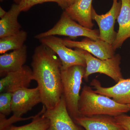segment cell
<instances>
[{"instance_id": "10", "label": "cell", "mask_w": 130, "mask_h": 130, "mask_svg": "<svg viewBox=\"0 0 130 130\" xmlns=\"http://www.w3.org/2000/svg\"><path fill=\"white\" fill-rule=\"evenodd\" d=\"M61 40L68 47L83 50L101 59H109L115 55L112 45L100 39L94 40L85 38L80 41L67 39Z\"/></svg>"}, {"instance_id": "17", "label": "cell", "mask_w": 130, "mask_h": 130, "mask_svg": "<svg viewBox=\"0 0 130 130\" xmlns=\"http://www.w3.org/2000/svg\"><path fill=\"white\" fill-rule=\"evenodd\" d=\"M21 11L18 4H13L6 15L0 20V38L14 35L21 30L18 21Z\"/></svg>"}, {"instance_id": "18", "label": "cell", "mask_w": 130, "mask_h": 130, "mask_svg": "<svg viewBox=\"0 0 130 130\" xmlns=\"http://www.w3.org/2000/svg\"><path fill=\"white\" fill-rule=\"evenodd\" d=\"M27 36V32L21 30L14 35L0 38V54H2L10 50L21 48L24 45Z\"/></svg>"}, {"instance_id": "2", "label": "cell", "mask_w": 130, "mask_h": 130, "mask_svg": "<svg viewBox=\"0 0 130 130\" xmlns=\"http://www.w3.org/2000/svg\"><path fill=\"white\" fill-rule=\"evenodd\" d=\"M78 110L85 116L105 115L115 117L130 111L127 105L119 104L111 98L98 94L85 85L80 94Z\"/></svg>"}, {"instance_id": "6", "label": "cell", "mask_w": 130, "mask_h": 130, "mask_svg": "<svg viewBox=\"0 0 130 130\" xmlns=\"http://www.w3.org/2000/svg\"><path fill=\"white\" fill-rule=\"evenodd\" d=\"M41 44L50 48L55 52L61 63V70H65L72 66L86 67L84 51L80 49L74 50L65 45L61 39L55 36H49L39 39Z\"/></svg>"}, {"instance_id": "3", "label": "cell", "mask_w": 130, "mask_h": 130, "mask_svg": "<svg viewBox=\"0 0 130 130\" xmlns=\"http://www.w3.org/2000/svg\"><path fill=\"white\" fill-rule=\"evenodd\" d=\"M85 71L86 67L78 65L61 70L63 95L68 111L73 120L81 115L78 110V102Z\"/></svg>"}, {"instance_id": "16", "label": "cell", "mask_w": 130, "mask_h": 130, "mask_svg": "<svg viewBox=\"0 0 130 130\" xmlns=\"http://www.w3.org/2000/svg\"><path fill=\"white\" fill-rule=\"evenodd\" d=\"M121 8L117 19L119 25L116 40L112 44L115 51L130 38V0H120Z\"/></svg>"}, {"instance_id": "14", "label": "cell", "mask_w": 130, "mask_h": 130, "mask_svg": "<svg viewBox=\"0 0 130 130\" xmlns=\"http://www.w3.org/2000/svg\"><path fill=\"white\" fill-rule=\"evenodd\" d=\"M27 57V46L25 44L21 48L2 54L0 56L1 76L21 70L26 62Z\"/></svg>"}, {"instance_id": "26", "label": "cell", "mask_w": 130, "mask_h": 130, "mask_svg": "<svg viewBox=\"0 0 130 130\" xmlns=\"http://www.w3.org/2000/svg\"><path fill=\"white\" fill-rule=\"evenodd\" d=\"M13 1H14L16 4L19 5L20 3V2H21V0H13Z\"/></svg>"}, {"instance_id": "25", "label": "cell", "mask_w": 130, "mask_h": 130, "mask_svg": "<svg viewBox=\"0 0 130 130\" xmlns=\"http://www.w3.org/2000/svg\"><path fill=\"white\" fill-rule=\"evenodd\" d=\"M68 2V6L73 5L75 2H76L78 0H67Z\"/></svg>"}, {"instance_id": "12", "label": "cell", "mask_w": 130, "mask_h": 130, "mask_svg": "<svg viewBox=\"0 0 130 130\" xmlns=\"http://www.w3.org/2000/svg\"><path fill=\"white\" fill-rule=\"evenodd\" d=\"M32 78V70L24 65L22 69L7 73L0 80V92L13 93L19 89L28 88Z\"/></svg>"}, {"instance_id": "1", "label": "cell", "mask_w": 130, "mask_h": 130, "mask_svg": "<svg viewBox=\"0 0 130 130\" xmlns=\"http://www.w3.org/2000/svg\"><path fill=\"white\" fill-rule=\"evenodd\" d=\"M31 65L32 78L37 83L42 103L47 109L54 108L63 94L59 58L50 48L41 44L35 49Z\"/></svg>"}, {"instance_id": "19", "label": "cell", "mask_w": 130, "mask_h": 130, "mask_svg": "<svg viewBox=\"0 0 130 130\" xmlns=\"http://www.w3.org/2000/svg\"><path fill=\"white\" fill-rule=\"evenodd\" d=\"M46 108L43 106L42 110L35 116L31 123L21 126H15L11 125L2 130H47L50 126L48 119L44 116L43 113Z\"/></svg>"}, {"instance_id": "11", "label": "cell", "mask_w": 130, "mask_h": 130, "mask_svg": "<svg viewBox=\"0 0 130 130\" xmlns=\"http://www.w3.org/2000/svg\"><path fill=\"white\" fill-rule=\"evenodd\" d=\"M90 85L98 94L112 98L119 104L126 105L130 109V78H122L116 84L111 87H103L101 82L93 79Z\"/></svg>"}, {"instance_id": "8", "label": "cell", "mask_w": 130, "mask_h": 130, "mask_svg": "<svg viewBox=\"0 0 130 130\" xmlns=\"http://www.w3.org/2000/svg\"><path fill=\"white\" fill-rule=\"evenodd\" d=\"M43 115L50 123L47 130H84L70 116L63 95L57 105L52 109H46Z\"/></svg>"}, {"instance_id": "15", "label": "cell", "mask_w": 130, "mask_h": 130, "mask_svg": "<svg viewBox=\"0 0 130 130\" xmlns=\"http://www.w3.org/2000/svg\"><path fill=\"white\" fill-rule=\"evenodd\" d=\"M93 0H78L68 6L64 11L74 21L81 25L93 29L94 24L91 18Z\"/></svg>"}, {"instance_id": "24", "label": "cell", "mask_w": 130, "mask_h": 130, "mask_svg": "<svg viewBox=\"0 0 130 130\" xmlns=\"http://www.w3.org/2000/svg\"><path fill=\"white\" fill-rule=\"evenodd\" d=\"M7 13V12L6 11L1 7H0V18H2L6 15Z\"/></svg>"}, {"instance_id": "7", "label": "cell", "mask_w": 130, "mask_h": 130, "mask_svg": "<svg viewBox=\"0 0 130 130\" xmlns=\"http://www.w3.org/2000/svg\"><path fill=\"white\" fill-rule=\"evenodd\" d=\"M121 2L113 0L111 8L107 12L103 14H98L92 8L91 18L96 22L99 28L100 39L112 44L116 40L117 32L115 30V24L119 15Z\"/></svg>"}, {"instance_id": "4", "label": "cell", "mask_w": 130, "mask_h": 130, "mask_svg": "<svg viewBox=\"0 0 130 130\" xmlns=\"http://www.w3.org/2000/svg\"><path fill=\"white\" fill-rule=\"evenodd\" d=\"M66 36L72 38L84 37L94 40L100 39L99 30L93 29L86 28L72 19L64 11L58 22L50 29L36 35V39L49 36Z\"/></svg>"}, {"instance_id": "5", "label": "cell", "mask_w": 130, "mask_h": 130, "mask_svg": "<svg viewBox=\"0 0 130 130\" xmlns=\"http://www.w3.org/2000/svg\"><path fill=\"white\" fill-rule=\"evenodd\" d=\"M84 55L86 63V71L83 78L85 81H88L91 74L95 73L107 75L116 83L123 78L120 67L121 58L119 54L103 60L94 57L85 51Z\"/></svg>"}, {"instance_id": "27", "label": "cell", "mask_w": 130, "mask_h": 130, "mask_svg": "<svg viewBox=\"0 0 130 130\" xmlns=\"http://www.w3.org/2000/svg\"><path fill=\"white\" fill-rule=\"evenodd\" d=\"M4 1V0H0V1H1V2H2Z\"/></svg>"}, {"instance_id": "21", "label": "cell", "mask_w": 130, "mask_h": 130, "mask_svg": "<svg viewBox=\"0 0 130 130\" xmlns=\"http://www.w3.org/2000/svg\"><path fill=\"white\" fill-rule=\"evenodd\" d=\"M13 93L4 92L0 94V113L8 116L12 112L11 101Z\"/></svg>"}, {"instance_id": "20", "label": "cell", "mask_w": 130, "mask_h": 130, "mask_svg": "<svg viewBox=\"0 0 130 130\" xmlns=\"http://www.w3.org/2000/svg\"><path fill=\"white\" fill-rule=\"evenodd\" d=\"M48 2L56 3L64 10L68 7L67 0H21L19 4V7L21 12H26L35 5Z\"/></svg>"}, {"instance_id": "23", "label": "cell", "mask_w": 130, "mask_h": 130, "mask_svg": "<svg viewBox=\"0 0 130 130\" xmlns=\"http://www.w3.org/2000/svg\"><path fill=\"white\" fill-rule=\"evenodd\" d=\"M119 124L125 130H130V116L125 113L114 117Z\"/></svg>"}, {"instance_id": "13", "label": "cell", "mask_w": 130, "mask_h": 130, "mask_svg": "<svg viewBox=\"0 0 130 130\" xmlns=\"http://www.w3.org/2000/svg\"><path fill=\"white\" fill-rule=\"evenodd\" d=\"M73 120L85 130H125L114 117L108 115H80Z\"/></svg>"}, {"instance_id": "9", "label": "cell", "mask_w": 130, "mask_h": 130, "mask_svg": "<svg viewBox=\"0 0 130 130\" xmlns=\"http://www.w3.org/2000/svg\"><path fill=\"white\" fill-rule=\"evenodd\" d=\"M41 103H42L41 97L38 86L34 88L19 89L12 94L11 109L13 115L21 118Z\"/></svg>"}, {"instance_id": "22", "label": "cell", "mask_w": 130, "mask_h": 130, "mask_svg": "<svg viewBox=\"0 0 130 130\" xmlns=\"http://www.w3.org/2000/svg\"><path fill=\"white\" fill-rule=\"evenodd\" d=\"M35 116H31L27 118H18L12 115L9 119H7L6 116L0 113V130H2L3 128L7 126L12 125L13 123L18 121L28 120L30 119H33Z\"/></svg>"}]
</instances>
